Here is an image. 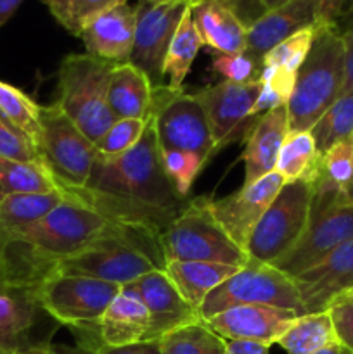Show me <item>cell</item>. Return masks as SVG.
<instances>
[{"instance_id":"1","label":"cell","mask_w":353,"mask_h":354,"mask_svg":"<svg viewBox=\"0 0 353 354\" xmlns=\"http://www.w3.org/2000/svg\"><path fill=\"white\" fill-rule=\"evenodd\" d=\"M64 190L109 220L147 228L159 237L187 204L163 169L151 118L130 151L116 158H97L89 183L83 189Z\"/></svg>"},{"instance_id":"2","label":"cell","mask_w":353,"mask_h":354,"mask_svg":"<svg viewBox=\"0 0 353 354\" xmlns=\"http://www.w3.org/2000/svg\"><path fill=\"white\" fill-rule=\"evenodd\" d=\"M66 194L55 209L31 227L10 235L0 234L7 283L35 287L55 263L85 251L125 227V223L100 214L75 194L68 190Z\"/></svg>"},{"instance_id":"3","label":"cell","mask_w":353,"mask_h":354,"mask_svg":"<svg viewBox=\"0 0 353 354\" xmlns=\"http://www.w3.org/2000/svg\"><path fill=\"white\" fill-rule=\"evenodd\" d=\"M345 83V41L336 24H318L314 45L296 73L287 102L289 131H310L341 95Z\"/></svg>"},{"instance_id":"4","label":"cell","mask_w":353,"mask_h":354,"mask_svg":"<svg viewBox=\"0 0 353 354\" xmlns=\"http://www.w3.org/2000/svg\"><path fill=\"white\" fill-rule=\"evenodd\" d=\"M113 68L89 54H69L59 66L55 102L93 144L116 123L107 104Z\"/></svg>"},{"instance_id":"5","label":"cell","mask_w":353,"mask_h":354,"mask_svg":"<svg viewBox=\"0 0 353 354\" xmlns=\"http://www.w3.org/2000/svg\"><path fill=\"white\" fill-rule=\"evenodd\" d=\"M211 197L187 201L161 235L165 261H208L244 266L248 254L225 234L210 209Z\"/></svg>"},{"instance_id":"6","label":"cell","mask_w":353,"mask_h":354,"mask_svg":"<svg viewBox=\"0 0 353 354\" xmlns=\"http://www.w3.org/2000/svg\"><path fill=\"white\" fill-rule=\"evenodd\" d=\"M314 182L284 183L273 203L253 228L246 244L248 258L275 266L293 251L310 225Z\"/></svg>"},{"instance_id":"7","label":"cell","mask_w":353,"mask_h":354,"mask_svg":"<svg viewBox=\"0 0 353 354\" xmlns=\"http://www.w3.org/2000/svg\"><path fill=\"white\" fill-rule=\"evenodd\" d=\"M120 290L121 286L92 277L52 272L35 286V296L59 324L99 335L100 318Z\"/></svg>"},{"instance_id":"8","label":"cell","mask_w":353,"mask_h":354,"mask_svg":"<svg viewBox=\"0 0 353 354\" xmlns=\"http://www.w3.org/2000/svg\"><path fill=\"white\" fill-rule=\"evenodd\" d=\"M244 304L282 308L305 315L294 280L273 265L251 258L204 299L199 308V317L203 322L210 320L228 308Z\"/></svg>"},{"instance_id":"9","label":"cell","mask_w":353,"mask_h":354,"mask_svg":"<svg viewBox=\"0 0 353 354\" xmlns=\"http://www.w3.org/2000/svg\"><path fill=\"white\" fill-rule=\"evenodd\" d=\"M147 118L154 123L161 151L196 152L206 161L217 152L206 111L197 95L168 85L154 86Z\"/></svg>"},{"instance_id":"10","label":"cell","mask_w":353,"mask_h":354,"mask_svg":"<svg viewBox=\"0 0 353 354\" xmlns=\"http://www.w3.org/2000/svg\"><path fill=\"white\" fill-rule=\"evenodd\" d=\"M38 151L62 189L78 190L89 183L97 161L96 144L69 120L57 102L42 106Z\"/></svg>"},{"instance_id":"11","label":"cell","mask_w":353,"mask_h":354,"mask_svg":"<svg viewBox=\"0 0 353 354\" xmlns=\"http://www.w3.org/2000/svg\"><path fill=\"white\" fill-rule=\"evenodd\" d=\"M194 0H138L135 40L130 64L147 75L154 86L163 85V62L170 41Z\"/></svg>"},{"instance_id":"12","label":"cell","mask_w":353,"mask_h":354,"mask_svg":"<svg viewBox=\"0 0 353 354\" xmlns=\"http://www.w3.org/2000/svg\"><path fill=\"white\" fill-rule=\"evenodd\" d=\"M350 241H353V201L311 207L307 232L275 268L294 279Z\"/></svg>"},{"instance_id":"13","label":"cell","mask_w":353,"mask_h":354,"mask_svg":"<svg viewBox=\"0 0 353 354\" xmlns=\"http://www.w3.org/2000/svg\"><path fill=\"white\" fill-rule=\"evenodd\" d=\"M284 183L282 176L272 171L249 185H242L237 192L221 199H210V209L215 220L244 252L253 228L262 220Z\"/></svg>"},{"instance_id":"14","label":"cell","mask_w":353,"mask_h":354,"mask_svg":"<svg viewBox=\"0 0 353 354\" xmlns=\"http://www.w3.org/2000/svg\"><path fill=\"white\" fill-rule=\"evenodd\" d=\"M305 315L329 311L338 297L353 289V241L294 277Z\"/></svg>"},{"instance_id":"15","label":"cell","mask_w":353,"mask_h":354,"mask_svg":"<svg viewBox=\"0 0 353 354\" xmlns=\"http://www.w3.org/2000/svg\"><path fill=\"white\" fill-rule=\"evenodd\" d=\"M301 315L293 310L244 304L215 315L204 324L225 341H253L272 346L293 327Z\"/></svg>"},{"instance_id":"16","label":"cell","mask_w":353,"mask_h":354,"mask_svg":"<svg viewBox=\"0 0 353 354\" xmlns=\"http://www.w3.org/2000/svg\"><path fill=\"white\" fill-rule=\"evenodd\" d=\"M128 286L141 296L151 317L147 341H159L163 335L175 328L203 322L199 311L180 296L165 270L145 273Z\"/></svg>"},{"instance_id":"17","label":"cell","mask_w":353,"mask_h":354,"mask_svg":"<svg viewBox=\"0 0 353 354\" xmlns=\"http://www.w3.org/2000/svg\"><path fill=\"white\" fill-rule=\"evenodd\" d=\"M258 80L248 83L220 82L196 93L206 111L217 151L227 144L234 131L251 118L253 107L260 95Z\"/></svg>"},{"instance_id":"18","label":"cell","mask_w":353,"mask_h":354,"mask_svg":"<svg viewBox=\"0 0 353 354\" xmlns=\"http://www.w3.org/2000/svg\"><path fill=\"white\" fill-rule=\"evenodd\" d=\"M317 24L311 0H287L282 6L263 12L246 30L244 54L262 69V59L275 45L303 28Z\"/></svg>"},{"instance_id":"19","label":"cell","mask_w":353,"mask_h":354,"mask_svg":"<svg viewBox=\"0 0 353 354\" xmlns=\"http://www.w3.org/2000/svg\"><path fill=\"white\" fill-rule=\"evenodd\" d=\"M137 9L121 3L100 14L80 33L87 54L113 64L130 62L135 40Z\"/></svg>"},{"instance_id":"20","label":"cell","mask_w":353,"mask_h":354,"mask_svg":"<svg viewBox=\"0 0 353 354\" xmlns=\"http://www.w3.org/2000/svg\"><path fill=\"white\" fill-rule=\"evenodd\" d=\"M289 133V120L286 107L272 109L256 120L249 131L246 149L242 152L244 161V183L256 182L262 176L275 171L280 147Z\"/></svg>"},{"instance_id":"21","label":"cell","mask_w":353,"mask_h":354,"mask_svg":"<svg viewBox=\"0 0 353 354\" xmlns=\"http://www.w3.org/2000/svg\"><path fill=\"white\" fill-rule=\"evenodd\" d=\"M151 317L135 289L121 287L113 303L104 311L99 322V341L107 346H123L147 341Z\"/></svg>"},{"instance_id":"22","label":"cell","mask_w":353,"mask_h":354,"mask_svg":"<svg viewBox=\"0 0 353 354\" xmlns=\"http://www.w3.org/2000/svg\"><path fill=\"white\" fill-rule=\"evenodd\" d=\"M190 14L203 44L213 52L242 54L246 50L248 28L221 0H194Z\"/></svg>"},{"instance_id":"23","label":"cell","mask_w":353,"mask_h":354,"mask_svg":"<svg viewBox=\"0 0 353 354\" xmlns=\"http://www.w3.org/2000/svg\"><path fill=\"white\" fill-rule=\"evenodd\" d=\"M35 287L0 286V348L26 349L28 335L37 322Z\"/></svg>"},{"instance_id":"24","label":"cell","mask_w":353,"mask_h":354,"mask_svg":"<svg viewBox=\"0 0 353 354\" xmlns=\"http://www.w3.org/2000/svg\"><path fill=\"white\" fill-rule=\"evenodd\" d=\"M154 85L130 62L114 64L107 86V104L116 120H147Z\"/></svg>"},{"instance_id":"25","label":"cell","mask_w":353,"mask_h":354,"mask_svg":"<svg viewBox=\"0 0 353 354\" xmlns=\"http://www.w3.org/2000/svg\"><path fill=\"white\" fill-rule=\"evenodd\" d=\"M165 273L180 296L199 311L201 304L220 283L230 279L237 266L208 261H166Z\"/></svg>"},{"instance_id":"26","label":"cell","mask_w":353,"mask_h":354,"mask_svg":"<svg viewBox=\"0 0 353 354\" xmlns=\"http://www.w3.org/2000/svg\"><path fill=\"white\" fill-rule=\"evenodd\" d=\"M353 180V138L338 142L322 154L314 182L311 207L341 203Z\"/></svg>"},{"instance_id":"27","label":"cell","mask_w":353,"mask_h":354,"mask_svg":"<svg viewBox=\"0 0 353 354\" xmlns=\"http://www.w3.org/2000/svg\"><path fill=\"white\" fill-rule=\"evenodd\" d=\"M66 190L10 194L0 199V234L10 235L47 216L66 199Z\"/></svg>"},{"instance_id":"28","label":"cell","mask_w":353,"mask_h":354,"mask_svg":"<svg viewBox=\"0 0 353 354\" xmlns=\"http://www.w3.org/2000/svg\"><path fill=\"white\" fill-rule=\"evenodd\" d=\"M192 6V3H190ZM203 38L194 24L190 7L183 14L172 41H170L168 52H166L165 62H163V76L168 78L166 85L173 90H182L183 82L190 73L194 61L203 47Z\"/></svg>"},{"instance_id":"29","label":"cell","mask_w":353,"mask_h":354,"mask_svg":"<svg viewBox=\"0 0 353 354\" xmlns=\"http://www.w3.org/2000/svg\"><path fill=\"white\" fill-rule=\"evenodd\" d=\"M322 154L317 151L310 131H289L280 147L275 171L284 182H315Z\"/></svg>"},{"instance_id":"30","label":"cell","mask_w":353,"mask_h":354,"mask_svg":"<svg viewBox=\"0 0 353 354\" xmlns=\"http://www.w3.org/2000/svg\"><path fill=\"white\" fill-rule=\"evenodd\" d=\"M339 342L329 311L301 315L277 344L287 354H314L329 344Z\"/></svg>"},{"instance_id":"31","label":"cell","mask_w":353,"mask_h":354,"mask_svg":"<svg viewBox=\"0 0 353 354\" xmlns=\"http://www.w3.org/2000/svg\"><path fill=\"white\" fill-rule=\"evenodd\" d=\"M45 162H23L0 158V199L10 194L61 190Z\"/></svg>"},{"instance_id":"32","label":"cell","mask_w":353,"mask_h":354,"mask_svg":"<svg viewBox=\"0 0 353 354\" xmlns=\"http://www.w3.org/2000/svg\"><path fill=\"white\" fill-rule=\"evenodd\" d=\"M0 114L35 145L42 138V106L17 86L0 80ZM40 152V151H38Z\"/></svg>"},{"instance_id":"33","label":"cell","mask_w":353,"mask_h":354,"mask_svg":"<svg viewBox=\"0 0 353 354\" xmlns=\"http://www.w3.org/2000/svg\"><path fill=\"white\" fill-rule=\"evenodd\" d=\"M161 354H224L225 339L204 322L183 325L159 339Z\"/></svg>"},{"instance_id":"34","label":"cell","mask_w":353,"mask_h":354,"mask_svg":"<svg viewBox=\"0 0 353 354\" xmlns=\"http://www.w3.org/2000/svg\"><path fill=\"white\" fill-rule=\"evenodd\" d=\"M310 133L320 154L338 142L353 138V92L338 97L311 127Z\"/></svg>"},{"instance_id":"35","label":"cell","mask_w":353,"mask_h":354,"mask_svg":"<svg viewBox=\"0 0 353 354\" xmlns=\"http://www.w3.org/2000/svg\"><path fill=\"white\" fill-rule=\"evenodd\" d=\"M128 0H51L47 3L54 19L69 33L80 37L87 24L113 7Z\"/></svg>"},{"instance_id":"36","label":"cell","mask_w":353,"mask_h":354,"mask_svg":"<svg viewBox=\"0 0 353 354\" xmlns=\"http://www.w3.org/2000/svg\"><path fill=\"white\" fill-rule=\"evenodd\" d=\"M317 30L318 24H311V26H307L291 35L289 38L275 45L272 50L266 52L265 57L262 59V66L282 69V71L296 75L298 69L301 68V64L307 59L311 45H314Z\"/></svg>"},{"instance_id":"37","label":"cell","mask_w":353,"mask_h":354,"mask_svg":"<svg viewBox=\"0 0 353 354\" xmlns=\"http://www.w3.org/2000/svg\"><path fill=\"white\" fill-rule=\"evenodd\" d=\"M258 82L262 88H260V95L256 99L255 107H253L251 118H258L272 109L286 107L291 95H293L296 75L282 71V69L262 66Z\"/></svg>"},{"instance_id":"38","label":"cell","mask_w":353,"mask_h":354,"mask_svg":"<svg viewBox=\"0 0 353 354\" xmlns=\"http://www.w3.org/2000/svg\"><path fill=\"white\" fill-rule=\"evenodd\" d=\"M159 152H161L163 169L172 182L173 189L176 190L180 197L187 199L197 175L208 161L196 152L175 151V149H170V151L159 149Z\"/></svg>"},{"instance_id":"39","label":"cell","mask_w":353,"mask_h":354,"mask_svg":"<svg viewBox=\"0 0 353 354\" xmlns=\"http://www.w3.org/2000/svg\"><path fill=\"white\" fill-rule=\"evenodd\" d=\"M147 120H116V123L96 142L97 158H116L130 151L145 130Z\"/></svg>"},{"instance_id":"40","label":"cell","mask_w":353,"mask_h":354,"mask_svg":"<svg viewBox=\"0 0 353 354\" xmlns=\"http://www.w3.org/2000/svg\"><path fill=\"white\" fill-rule=\"evenodd\" d=\"M0 158L23 162H44L37 145L0 114Z\"/></svg>"},{"instance_id":"41","label":"cell","mask_w":353,"mask_h":354,"mask_svg":"<svg viewBox=\"0 0 353 354\" xmlns=\"http://www.w3.org/2000/svg\"><path fill=\"white\" fill-rule=\"evenodd\" d=\"M211 69L225 78V82L248 83L258 80L260 68L242 52V54H220L211 55Z\"/></svg>"},{"instance_id":"42","label":"cell","mask_w":353,"mask_h":354,"mask_svg":"<svg viewBox=\"0 0 353 354\" xmlns=\"http://www.w3.org/2000/svg\"><path fill=\"white\" fill-rule=\"evenodd\" d=\"M329 313H331L339 342L353 351V301L338 297L329 308Z\"/></svg>"},{"instance_id":"43","label":"cell","mask_w":353,"mask_h":354,"mask_svg":"<svg viewBox=\"0 0 353 354\" xmlns=\"http://www.w3.org/2000/svg\"><path fill=\"white\" fill-rule=\"evenodd\" d=\"M90 354H161V346L159 341H141L123 346L99 344Z\"/></svg>"},{"instance_id":"44","label":"cell","mask_w":353,"mask_h":354,"mask_svg":"<svg viewBox=\"0 0 353 354\" xmlns=\"http://www.w3.org/2000/svg\"><path fill=\"white\" fill-rule=\"evenodd\" d=\"M239 19L242 21L246 28L251 26L265 10H263L262 0H221Z\"/></svg>"},{"instance_id":"45","label":"cell","mask_w":353,"mask_h":354,"mask_svg":"<svg viewBox=\"0 0 353 354\" xmlns=\"http://www.w3.org/2000/svg\"><path fill=\"white\" fill-rule=\"evenodd\" d=\"M317 14V24H336L348 0H311Z\"/></svg>"},{"instance_id":"46","label":"cell","mask_w":353,"mask_h":354,"mask_svg":"<svg viewBox=\"0 0 353 354\" xmlns=\"http://www.w3.org/2000/svg\"><path fill=\"white\" fill-rule=\"evenodd\" d=\"M341 35L345 41V83H343L341 95H345L353 92V30Z\"/></svg>"},{"instance_id":"47","label":"cell","mask_w":353,"mask_h":354,"mask_svg":"<svg viewBox=\"0 0 353 354\" xmlns=\"http://www.w3.org/2000/svg\"><path fill=\"white\" fill-rule=\"evenodd\" d=\"M224 354H270V346L253 341H225Z\"/></svg>"},{"instance_id":"48","label":"cell","mask_w":353,"mask_h":354,"mask_svg":"<svg viewBox=\"0 0 353 354\" xmlns=\"http://www.w3.org/2000/svg\"><path fill=\"white\" fill-rule=\"evenodd\" d=\"M24 0H0V28L16 14L19 6Z\"/></svg>"},{"instance_id":"49","label":"cell","mask_w":353,"mask_h":354,"mask_svg":"<svg viewBox=\"0 0 353 354\" xmlns=\"http://www.w3.org/2000/svg\"><path fill=\"white\" fill-rule=\"evenodd\" d=\"M336 26L341 33H346V31L353 30V0H348L345 10L341 12L339 19L336 21Z\"/></svg>"},{"instance_id":"50","label":"cell","mask_w":353,"mask_h":354,"mask_svg":"<svg viewBox=\"0 0 353 354\" xmlns=\"http://www.w3.org/2000/svg\"><path fill=\"white\" fill-rule=\"evenodd\" d=\"M23 354H80V353H73V351H57L55 348L48 344H31L28 346L26 349H23ZM90 354V353H87Z\"/></svg>"},{"instance_id":"51","label":"cell","mask_w":353,"mask_h":354,"mask_svg":"<svg viewBox=\"0 0 353 354\" xmlns=\"http://www.w3.org/2000/svg\"><path fill=\"white\" fill-rule=\"evenodd\" d=\"M314 354H353V351L350 348H346L345 344H341V342H334V344H329L325 348L318 349Z\"/></svg>"},{"instance_id":"52","label":"cell","mask_w":353,"mask_h":354,"mask_svg":"<svg viewBox=\"0 0 353 354\" xmlns=\"http://www.w3.org/2000/svg\"><path fill=\"white\" fill-rule=\"evenodd\" d=\"M0 286H7V279H6V263H3L2 237H0Z\"/></svg>"},{"instance_id":"53","label":"cell","mask_w":353,"mask_h":354,"mask_svg":"<svg viewBox=\"0 0 353 354\" xmlns=\"http://www.w3.org/2000/svg\"><path fill=\"white\" fill-rule=\"evenodd\" d=\"M287 0H262V6H263V10H270V9H275V7L282 6V3H286Z\"/></svg>"},{"instance_id":"54","label":"cell","mask_w":353,"mask_h":354,"mask_svg":"<svg viewBox=\"0 0 353 354\" xmlns=\"http://www.w3.org/2000/svg\"><path fill=\"white\" fill-rule=\"evenodd\" d=\"M345 199L346 201H353V180H352V183H350V185H348V189H346Z\"/></svg>"},{"instance_id":"55","label":"cell","mask_w":353,"mask_h":354,"mask_svg":"<svg viewBox=\"0 0 353 354\" xmlns=\"http://www.w3.org/2000/svg\"><path fill=\"white\" fill-rule=\"evenodd\" d=\"M0 354H23V351H19V349H6V348H0Z\"/></svg>"},{"instance_id":"56","label":"cell","mask_w":353,"mask_h":354,"mask_svg":"<svg viewBox=\"0 0 353 354\" xmlns=\"http://www.w3.org/2000/svg\"><path fill=\"white\" fill-rule=\"evenodd\" d=\"M341 297H346V299H350V301H353V289L350 290V292H346L345 296H341Z\"/></svg>"},{"instance_id":"57","label":"cell","mask_w":353,"mask_h":354,"mask_svg":"<svg viewBox=\"0 0 353 354\" xmlns=\"http://www.w3.org/2000/svg\"><path fill=\"white\" fill-rule=\"evenodd\" d=\"M42 2H44V3H45V6H47V3H48V2H51V0H42Z\"/></svg>"}]
</instances>
